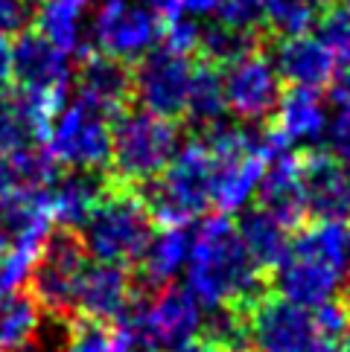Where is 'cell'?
Returning a JSON list of instances; mask_svg holds the SVG:
<instances>
[{
	"instance_id": "obj_19",
	"label": "cell",
	"mask_w": 350,
	"mask_h": 352,
	"mask_svg": "<svg viewBox=\"0 0 350 352\" xmlns=\"http://www.w3.org/2000/svg\"><path fill=\"white\" fill-rule=\"evenodd\" d=\"M271 125L278 129L289 146H316L327 134V102L321 91L292 85L278 99L271 114Z\"/></svg>"
},
{
	"instance_id": "obj_34",
	"label": "cell",
	"mask_w": 350,
	"mask_h": 352,
	"mask_svg": "<svg viewBox=\"0 0 350 352\" xmlns=\"http://www.w3.org/2000/svg\"><path fill=\"white\" fill-rule=\"evenodd\" d=\"M336 102V117L327 122L330 131V152L342 163H350V91L347 87H336L333 91Z\"/></svg>"
},
{
	"instance_id": "obj_2",
	"label": "cell",
	"mask_w": 350,
	"mask_h": 352,
	"mask_svg": "<svg viewBox=\"0 0 350 352\" xmlns=\"http://www.w3.org/2000/svg\"><path fill=\"white\" fill-rule=\"evenodd\" d=\"M181 146L178 120L158 117L143 108H123L111 117L108 181L120 186H143L169 166Z\"/></svg>"
},
{
	"instance_id": "obj_9",
	"label": "cell",
	"mask_w": 350,
	"mask_h": 352,
	"mask_svg": "<svg viewBox=\"0 0 350 352\" xmlns=\"http://www.w3.org/2000/svg\"><path fill=\"white\" fill-rule=\"evenodd\" d=\"M164 21L134 0H99L91 21V41L105 56L126 65L141 61L161 38Z\"/></svg>"
},
{
	"instance_id": "obj_18",
	"label": "cell",
	"mask_w": 350,
	"mask_h": 352,
	"mask_svg": "<svg viewBox=\"0 0 350 352\" xmlns=\"http://www.w3.org/2000/svg\"><path fill=\"white\" fill-rule=\"evenodd\" d=\"M190 242L193 233L187 228H161V233L149 239L143 256L137 259V271H132L137 292L152 294L175 283V276L187 268L190 259Z\"/></svg>"
},
{
	"instance_id": "obj_31",
	"label": "cell",
	"mask_w": 350,
	"mask_h": 352,
	"mask_svg": "<svg viewBox=\"0 0 350 352\" xmlns=\"http://www.w3.org/2000/svg\"><path fill=\"white\" fill-rule=\"evenodd\" d=\"M56 352H114V329L108 323L73 318L65 326V341Z\"/></svg>"
},
{
	"instance_id": "obj_48",
	"label": "cell",
	"mask_w": 350,
	"mask_h": 352,
	"mask_svg": "<svg viewBox=\"0 0 350 352\" xmlns=\"http://www.w3.org/2000/svg\"><path fill=\"white\" fill-rule=\"evenodd\" d=\"M27 3H39V0H27Z\"/></svg>"
},
{
	"instance_id": "obj_28",
	"label": "cell",
	"mask_w": 350,
	"mask_h": 352,
	"mask_svg": "<svg viewBox=\"0 0 350 352\" xmlns=\"http://www.w3.org/2000/svg\"><path fill=\"white\" fill-rule=\"evenodd\" d=\"M321 9L324 0H266L262 30H266L269 41L309 35V30H316Z\"/></svg>"
},
{
	"instance_id": "obj_7",
	"label": "cell",
	"mask_w": 350,
	"mask_h": 352,
	"mask_svg": "<svg viewBox=\"0 0 350 352\" xmlns=\"http://www.w3.org/2000/svg\"><path fill=\"white\" fill-rule=\"evenodd\" d=\"M245 329L248 352H339V344L321 335L312 309L269 292L248 306Z\"/></svg>"
},
{
	"instance_id": "obj_38",
	"label": "cell",
	"mask_w": 350,
	"mask_h": 352,
	"mask_svg": "<svg viewBox=\"0 0 350 352\" xmlns=\"http://www.w3.org/2000/svg\"><path fill=\"white\" fill-rule=\"evenodd\" d=\"M12 87V35L0 32V94Z\"/></svg>"
},
{
	"instance_id": "obj_16",
	"label": "cell",
	"mask_w": 350,
	"mask_h": 352,
	"mask_svg": "<svg viewBox=\"0 0 350 352\" xmlns=\"http://www.w3.org/2000/svg\"><path fill=\"white\" fill-rule=\"evenodd\" d=\"M257 207L271 212L280 224L289 230H298L301 224L309 221L307 212V195H304V181H301V157L298 152H286L266 163L262 178L257 186Z\"/></svg>"
},
{
	"instance_id": "obj_24",
	"label": "cell",
	"mask_w": 350,
	"mask_h": 352,
	"mask_svg": "<svg viewBox=\"0 0 350 352\" xmlns=\"http://www.w3.org/2000/svg\"><path fill=\"white\" fill-rule=\"evenodd\" d=\"M39 12H32V30L41 32L61 53L82 50V21L88 15L91 0H39Z\"/></svg>"
},
{
	"instance_id": "obj_11",
	"label": "cell",
	"mask_w": 350,
	"mask_h": 352,
	"mask_svg": "<svg viewBox=\"0 0 350 352\" xmlns=\"http://www.w3.org/2000/svg\"><path fill=\"white\" fill-rule=\"evenodd\" d=\"M222 85L228 111H234L243 122H266L283 94V82L271 65L266 47L225 67Z\"/></svg>"
},
{
	"instance_id": "obj_33",
	"label": "cell",
	"mask_w": 350,
	"mask_h": 352,
	"mask_svg": "<svg viewBox=\"0 0 350 352\" xmlns=\"http://www.w3.org/2000/svg\"><path fill=\"white\" fill-rule=\"evenodd\" d=\"M216 18L222 23H228V27L266 35V30H262V21H266V0H222Z\"/></svg>"
},
{
	"instance_id": "obj_46",
	"label": "cell",
	"mask_w": 350,
	"mask_h": 352,
	"mask_svg": "<svg viewBox=\"0 0 350 352\" xmlns=\"http://www.w3.org/2000/svg\"><path fill=\"white\" fill-rule=\"evenodd\" d=\"M344 306H347V314H350V294L344 297Z\"/></svg>"
},
{
	"instance_id": "obj_47",
	"label": "cell",
	"mask_w": 350,
	"mask_h": 352,
	"mask_svg": "<svg viewBox=\"0 0 350 352\" xmlns=\"http://www.w3.org/2000/svg\"><path fill=\"white\" fill-rule=\"evenodd\" d=\"M3 300H6V294H3V292H0V306H3Z\"/></svg>"
},
{
	"instance_id": "obj_1",
	"label": "cell",
	"mask_w": 350,
	"mask_h": 352,
	"mask_svg": "<svg viewBox=\"0 0 350 352\" xmlns=\"http://www.w3.org/2000/svg\"><path fill=\"white\" fill-rule=\"evenodd\" d=\"M184 271V288L205 309H248L269 292L266 274L248 256L240 233H236V224L225 212H210L198 221Z\"/></svg>"
},
{
	"instance_id": "obj_13",
	"label": "cell",
	"mask_w": 350,
	"mask_h": 352,
	"mask_svg": "<svg viewBox=\"0 0 350 352\" xmlns=\"http://www.w3.org/2000/svg\"><path fill=\"white\" fill-rule=\"evenodd\" d=\"M134 274L126 265H111V262H88L76 283V300L73 306L82 318L114 326L129 314L132 303L137 300Z\"/></svg>"
},
{
	"instance_id": "obj_32",
	"label": "cell",
	"mask_w": 350,
	"mask_h": 352,
	"mask_svg": "<svg viewBox=\"0 0 350 352\" xmlns=\"http://www.w3.org/2000/svg\"><path fill=\"white\" fill-rule=\"evenodd\" d=\"M32 143L35 140H32L30 122L23 117L15 94H9V91L0 94V157L6 160Z\"/></svg>"
},
{
	"instance_id": "obj_43",
	"label": "cell",
	"mask_w": 350,
	"mask_h": 352,
	"mask_svg": "<svg viewBox=\"0 0 350 352\" xmlns=\"http://www.w3.org/2000/svg\"><path fill=\"white\" fill-rule=\"evenodd\" d=\"M9 248V236L3 233V228H0V256H3V250Z\"/></svg>"
},
{
	"instance_id": "obj_4",
	"label": "cell",
	"mask_w": 350,
	"mask_h": 352,
	"mask_svg": "<svg viewBox=\"0 0 350 352\" xmlns=\"http://www.w3.org/2000/svg\"><path fill=\"white\" fill-rule=\"evenodd\" d=\"M88 256L111 265H137L149 239L155 236V221L149 216L143 198L132 186L108 181V190L88 212L79 228Z\"/></svg>"
},
{
	"instance_id": "obj_12",
	"label": "cell",
	"mask_w": 350,
	"mask_h": 352,
	"mask_svg": "<svg viewBox=\"0 0 350 352\" xmlns=\"http://www.w3.org/2000/svg\"><path fill=\"white\" fill-rule=\"evenodd\" d=\"M342 276H344V268L289 242V250L280 259V265L271 271V288L278 292V297L289 300L295 306L318 309L321 303L339 297L344 283Z\"/></svg>"
},
{
	"instance_id": "obj_3",
	"label": "cell",
	"mask_w": 350,
	"mask_h": 352,
	"mask_svg": "<svg viewBox=\"0 0 350 352\" xmlns=\"http://www.w3.org/2000/svg\"><path fill=\"white\" fill-rule=\"evenodd\" d=\"M210 190H214V155L202 143V137L178 146L169 166L155 181L137 186L155 228H187L193 219L205 216L214 204Z\"/></svg>"
},
{
	"instance_id": "obj_45",
	"label": "cell",
	"mask_w": 350,
	"mask_h": 352,
	"mask_svg": "<svg viewBox=\"0 0 350 352\" xmlns=\"http://www.w3.org/2000/svg\"><path fill=\"white\" fill-rule=\"evenodd\" d=\"M347 271H350V228H347Z\"/></svg>"
},
{
	"instance_id": "obj_21",
	"label": "cell",
	"mask_w": 350,
	"mask_h": 352,
	"mask_svg": "<svg viewBox=\"0 0 350 352\" xmlns=\"http://www.w3.org/2000/svg\"><path fill=\"white\" fill-rule=\"evenodd\" d=\"M108 190V175L105 172H85V169H70L59 175L56 184L50 186V207H53V219L59 228H73L79 230L88 212L103 192Z\"/></svg>"
},
{
	"instance_id": "obj_25",
	"label": "cell",
	"mask_w": 350,
	"mask_h": 352,
	"mask_svg": "<svg viewBox=\"0 0 350 352\" xmlns=\"http://www.w3.org/2000/svg\"><path fill=\"white\" fill-rule=\"evenodd\" d=\"M228 114V102H225V85H222V70L210 61H202L190 73V87H187V102H184V117L193 129L205 131L216 125Z\"/></svg>"
},
{
	"instance_id": "obj_26",
	"label": "cell",
	"mask_w": 350,
	"mask_h": 352,
	"mask_svg": "<svg viewBox=\"0 0 350 352\" xmlns=\"http://www.w3.org/2000/svg\"><path fill=\"white\" fill-rule=\"evenodd\" d=\"M269 44V38L262 32H248V30H236L228 23H205L198 27V44H196V56L202 61H210L216 67H228L234 61H240L243 56L262 50Z\"/></svg>"
},
{
	"instance_id": "obj_44",
	"label": "cell",
	"mask_w": 350,
	"mask_h": 352,
	"mask_svg": "<svg viewBox=\"0 0 350 352\" xmlns=\"http://www.w3.org/2000/svg\"><path fill=\"white\" fill-rule=\"evenodd\" d=\"M339 352H350V332L339 341Z\"/></svg>"
},
{
	"instance_id": "obj_30",
	"label": "cell",
	"mask_w": 350,
	"mask_h": 352,
	"mask_svg": "<svg viewBox=\"0 0 350 352\" xmlns=\"http://www.w3.org/2000/svg\"><path fill=\"white\" fill-rule=\"evenodd\" d=\"M316 30H318L316 38L324 47H330V53L336 56L339 65L344 58H350V9L342 0H324Z\"/></svg>"
},
{
	"instance_id": "obj_14",
	"label": "cell",
	"mask_w": 350,
	"mask_h": 352,
	"mask_svg": "<svg viewBox=\"0 0 350 352\" xmlns=\"http://www.w3.org/2000/svg\"><path fill=\"white\" fill-rule=\"evenodd\" d=\"M301 157V181L309 219H344L350 212V175L330 148L309 146Z\"/></svg>"
},
{
	"instance_id": "obj_37",
	"label": "cell",
	"mask_w": 350,
	"mask_h": 352,
	"mask_svg": "<svg viewBox=\"0 0 350 352\" xmlns=\"http://www.w3.org/2000/svg\"><path fill=\"white\" fill-rule=\"evenodd\" d=\"M175 6H178V18H210L216 15L222 0H175Z\"/></svg>"
},
{
	"instance_id": "obj_40",
	"label": "cell",
	"mask_w": 350,
	"mask_h": 352,
	"mask_svg": "<svg viewBox=\"0 0 350 352\" xmlns=\"http://www.w3.org/2000/svg\"><path fill=\"white\" fill-rule=\"evenodd\" d=\"M18 190V181H15V172H12L9 160L0 157V210H3V204L9 201V195Z\"/></svg>"
},
{
	"instance_id": "obj_36",
	"label": "cell",
	"mask_w": 350,
	"mask_h": 352,
	"mask_svg": "<svg viewBox=\"0 0 350 352\" xmlns=\"http://www.w3.org/2000/svg\"><path fill=\"white\" fill-rule=\"evenodd\" d=\"M32 3L27 0H0V32L18 35L32 27Z\"/></svg>"
},
{
	"instance_id": "obj_10",
	"label": "cell",
	"mask_w": 350,
	"mask_h": 352,
	"mask_svg": "<svg viewBox=\"0 0 350 352\" xmlns=\"http://www.w3.org/2000/svg\"><path fill=\"white\" fill-rule=\"evenodd\" d=\"M190 73L193 58L172 53L164 44L152 47L141 61L132 65V99H137L143 111H152L158 117L181 120Z\"/></svg>"
},
{
	"instance_id": "obj_22",
	"label": "cell",
	"mask_w": 350,
	"mask_h": 352,
	"mask_svg": "<svg viewBox=\"0 0 350 352\" xmlns=\"http://www.w3.org/2000/svg\"><path fill=\"white\" fill-rule=\"evenodd\" d=\"M262 169H266V163L251 155L214 157V190H210L214 207L225 216L243 212L257 195Z\"/></svg>"
},
{
	"instance_id": "obj_29",
	"label": "cell",
	"mask_w": 350,
	"mask_h": 352,
	"mask_svg": "<svg viewBox=\"0 0 350 352\" xmlns=\"http://www.w3.org/2000/svg\"><path fill=\"white\" fill-rule=\"evenodd\" d=\"M6 160H9L12 172H15V181H18L21 190H50V186L56 184V178L61 175L59 172L61 166L50 157V152L44 146L41 148L27 146V148H21V152H15Z\"/></svg>"
},
{
	"instance_id": "obj_15",
	"label": "cell",
	"mask_w": 350,
	"mask_h": 352,
	"mask_svg": "<svg viewBox=\"0 0 350 352\" xmlns=\"http://www.w3.org/2000/svg\"><path fill=\"white\" fill-rule=\"evenodd\" d=\"M76 67V91L79 99L91 102L103 114L114 117L117 111L129 108L132 102V65L120 58L105 56L103 50L82 44Z\"/></svg>"
},
{
	"instance_id": "obj_35",
	"label": "cell",
	"mask_w": 350,
	"mask_h": 352,
	"mask_svg": "<svg viewBox=\"0 0 350 352\" xmlns=\"http://www.w3.org/2000/svg\"><path fill=\"white\" fill-rule=\"evenodd\" d=\"M312 314H316V323H318L321 335L333 344H339L342 338L350 332V314H347L344 300H339V297L321 303L318 309H312Z\"/></svg>"
},
{
	"instance_id": "obj_27",
	"label": "cell",
	"mask_w": 350,
	"mask_h": 352,
	"mask_svg": "<svg viewBox=\"0 0 350 352\" xmlns=\"http://www.w3.org/2000/svg\"><path fill=\"white\" fill-rule=\"evenodd\" d=\"M41 335V309L27 292L6 294L0 306V349H30Z\"/></svg>"
},
{
	"instance_id": "obj_49",
	"label": "cell",
	"mask_w": 350,
	"mask_h": 352,
	"mask_svg": "<svg viewBox=\"0 0 350 352\" xmlns=\"http://www.w3.org/2000/svg\"><path fill=\"white\" fill-rule=\"evenodd\" d=\"M0 352H6V349H0Z\"/></svg>"
},
{
	"instance_id": "obj_6",
	"label": "cell",
	"mask_w": 350,
	"mask_h": 352,
	"mask_svg": "<svg viewBox=\"0 0 350 352\" xmlns=\"http://www.w3.org/2000/svg\"><path fill=\"white\" fill-rule=\"evenodd\" d=\"M126 323L146 352H169L202 329V306L184 285H164L152 294H137Z\"/></svg>"
},
{
	"instance_id": "obj_23",
	"label": "cell",
	"mask_w": 350,
	"mask_h": 352,
	"mask_svg": "<svg viewBox=\"0 0 350 352\" xmlns=\"http://www.w3.org/2000/svg\"><path fill=\"white\" fill-rule=\"evenodd\" d=\"M236 233H240L243 248L248 250V256L254 259V265L262 274H269L280 265V259L286 256L289 242H292V230L260 207L243 210Z\"/></svg>"
},
{
	"instance_id": "obj_39",
	"label": "cell",
	"mask_w": 350,
	"mask_h": 352,
	"mask_svg": "<svg viewBox=\"0 0 350 352\" xmlns=\"http://www.w3.org/2000/svg\"><path fill=\"white\" fill-rule=\"evenodd\" d=\"M169 352H228V349L219 346L216 341H210V338H205V335H196V338H190V341L178 344V346L169 349Z\"/></svg>"
},
{
	"instance_id": "obj_42",
	"label": "cell",
	"mask_w": 350,
	"mask_h": 352,
	"mask_svg": "<svg viewBox=\"0 0 350 352\" xmlns=\"http://www.w3.org/2000/svg\"><path fill=\"white\" fill-rule=\"evenodd\" d=\"M336 76L342 79L339 85H342V87H347V91H350V58H344V61H342V65H339V73H336Z\"/></svg>"
},
{
	"instance_id": "obj_41",
	"label": "cell",
	"mask_w": 350,
	"mask_h": 352,
	"mask_svg": "<svg viewBox=\"0 0 350 352\" xmlns=\"http://www.w3.org/2000/svg\"><path fill=\"white\" fill-rule=\"evenodd\" d=\"M137 3H143V6H149L155 12V15L161 18V21H175L178 18V6H175V0H137Z\"/></svg>"
},
{
	"instance_id": "obj_5",
	"label": "cell",
	"mask_w": 350,
	"mask_h": 352,
	"mask_svg": "<svg viewBox=\"0 0 350 352\" xmlns=\"http://www.w3.org/2000/svg\"><path fill=\"white\" fill-rule=\"evenodd\" d=\"M85 265H88V250L79 230L73 228L50 230L27 280L30 285L27 294L35 300L41 314L53 320H73V314H76V306H73L76 283Z\"/></svg>"
},
{
	"instance_id": "obj_20",
	"label": "cell",
	"mask_w": 350,
	"mask_h": 352,
	"mask_svg": "<svg viewBox=\"0 0 350 352\" xmlns=\"http://www.w3.org/2000/svg\"><path fill=\"white\" fill-rule=\"evenodd\" d=\"M0 228L9 236V245L41 250L44 239L53 230V207H50V190H18L0 210Z\"/></svg>"
},
{
	"instance_id": "obj_17",
	"label": "cell",
	"mask_w": 350,
	"mask_h": 352,
	"mask_svg": "<svg viewBox=\"0 0 350 352\" xmlns=\"http://www.w3.org/2000/svg\"><path fill=\"white\" fill-rule=\"evenodd\" d=\"M271 44V65L278 70L280 82H289L298 87H312V91H324L336 82L339 73V61L312 35H298V38H280Z\"/></svg>"
},
{
	"instance_id": "obj_8",
	"label": "cell",
	"mask_w": 350,
	"mask_h": 352,
	"mask_svg": "<svg viewBox=\"0 0 350 352\" xmlns=\"http://www.w3.org/2000/svg\"><path fill=\"white\" fill-rule=\"evenodd\" d=\"M44 148L59 166L105 172L111 157V120L76 96L59 111V117L50 125Z\"/></svg>"
}]
</instances>
